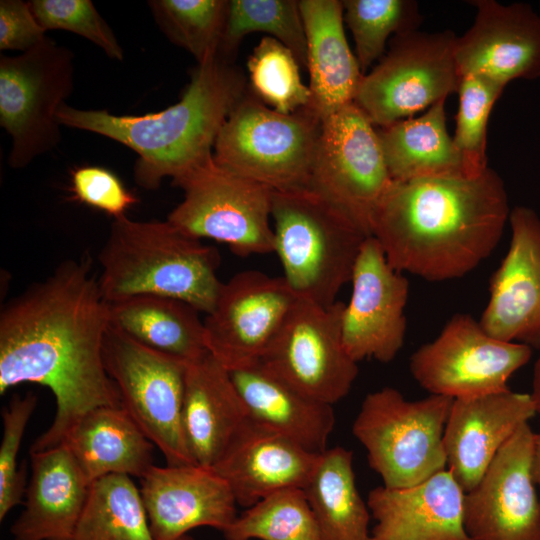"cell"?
Listing matches in <instances>:
<instances>
[{"mask_svg":"<svg viewBox=\"0 0 540 540\" xmlns=\"http://www.w3.org/2000/svg\"><path fill=\"white\" fill-rule=\"evenodd\" d=\"M532 472L536 487L539 489L540 498V431L535 433Z\"/></svg>","mask_w":540,"mask_h":540,"instance_id":"44","label":"cell"},{"mask_svg":"<svg viewBox=\"0 0 540 540\" xmlns=\"http://www.w3.org/2000/svg\"><path fill=\"white\" fill-rule=\"evenodd\" d=\"M311 99L306 108L320 120L353 103L363 79L344 31L339 0H301Z\"/></svg>","mask_w":540,"mask_h":540,"instance_id":"25","label":"cell"},{"mask_svg":"<svg viewBox=\"0 0 540 540\" xmlns=\"http://www.w3.org/2000/svg\"><path fill=\"white\" fill-rule=\"evenodd\" d=\"M139 490L154 540H178L204 526L224 532L238 516L230 488L211 468L154 464Z\"/></svg>","mask_w":540,"mask_h":540,"instance_id":"20","label":"cell"},{"mask_svg":"<svg viewBox=\"0 0 540 540\" xmlns=\"http://www.w3.org/2000/svg\"><path fill=\"white\" fill-rule=\"evenodd\" d=\"M445 101L418 117L377 129L392 181L431 177H466L460 156L446 127Z\"/></svg>","mask_w":540,"mask_h":540,"instance_id":"30","label":"cell"},{"mask_svg":"<svg viewBox=\"0 0 540 540\" xmlns=\"http://www.w3.org/2000/svg\"><path fill=\"white\" fill-rule=\"evenodd\" d=\"M532 356V348L489 335L472 316L455 314L440 334L410 358V372L432 395L452 399L509 389L511 376Z\"/></svg>","mask_w":540,"mask_h":540,"instance_id":"13","label":"cell"},{"mask_svg":"<svg viewBox=\"0 0 540 540\" xmlns=\"http://www.w3.org/2000/svg\"><path fill=\"white\" fill-rule=\"evenodd\" d=\"M225 540H323L302 488L277 491L246 508Z\"/></svg>","mask_w":540,"mask_h":540,"instance_id":"34","label":"cell"},{"mask_svg":"<svg viewBox=\"0 0 540 540\" xmlns=\"http://www.w3.org/2000/svg\"><path fill=\"white\" fill-rule=\"evenodd\" d=\"M252 32H263L278 40L293 52L301 67L307 68L306 36L299 1L229 0L218 56L231 62L242 39Z\"/></svg>","mask_w":540,"mask_h":540,"instance_id":"33","label":"cell"},{"mask_svg":"<svg viewBox=\"0 0 540 540\" xmlns=\"http://www.w3.org/2000/svg\"><path fill=\"white\" fill-rule=\"evenodd\" d=\"M60 445L71 453L89 484L110 474L142 478L154 465L155 445L123 407L91 410L70 429Z\"/></svg>","mask_w":540,"mask_h":540,"instance_id":"28","label":"cell"},{"mask_svg":"<svg viewBox=\"0 0 540 540\" xmlns=\"http://www.w3.org/2000/svg\"><path fill=\"white\" fill-rule=\"evenodd\" d=\"M108 305L113 326L155 351L188 364L208 353L204 320L182 300L136 295Z\"/></svg>","mask_w":540,"mask_h":540,"instance_id":"29","label":"cell"},{"mask_svg":"<svg viewBox=\"0 0 540 540\" xmlns=\"http://www.w3.org/2000/svg\"><path fill=\"white\" fill-rule=\"evenodd\" d=\"M536 415L530 393L510 389L454 399L443 442L446 468L464 492L478 484L517 428Z\"/></svg>","mask_w":540,"mask_h":540,"instance_id":"22","label":"cell"},{"mask_svg":"<svg viewBox=\"0 0 540 540\" xmlns=\"http://www.w3.org/2000/svg\"><path fill=\"white\" fill-rule=\"evenodd\" d=\"M535 432L522 424L478 484L464 493L463 523L472 540H540V498L532 464Z\"/></svg>","mask_w":540,"mask_h":540,"instance_id":"16","label":"cell"},{"mask_svg":"<svg viewBox=\"0 0 540 540\" xmlns=\"http://www.w3.org/2000/svg\"><path fill=\"white\" fill-rule=\"evenodd\" d=\"M451 30L395 35L389 51L363 76L354 103L374 126L412 117L457 92L461 77Z\"/></svg>","mask_w":540,"mask_h":540,"instance_id":"11","label":"cell"},{"mask_svg":"<svg viewBox=\"0 0 540 540\" xmlns=\"http://www.w3.org/2000/svg\"><path fill=\"white\" fill-rule=\"evenodd\" d=\"M29 6L47 30L78 34L113 60L122 61L124 52L115 34L90 0H32Z\"/></svg>","mask_w":540,"mask_h":540,"instance_id":"39","label":"cell"},{"mask_svg":"<svg viewBox=\"0 0 540 540\" xmlns=\"http://www.w3.org/2000/svg\"><path fill=\"white\" fill-rule=\"evenodd\" d=\"M391 183L377 130L354 102L322 120L309 190L371 236Z\"/></svg>","mask_w":540,"mask_h":540,"instance_id":"12","label":"cell"},{"mask_svg":"<svg viewBox=\"0 0 540 540\" xmlns=\"http://www.w3.org/2000/svg\"><path fill=\"white\" fill-rule=\"evenodd\" d=\"M73 59L48 37L20 55L0 56V125L11 138V167H26L61 141L56 113L73 91Z\"/></svg>","mask_w":540,"mask_h":540,"instance_id":"9","label":"cell"},{"mask_svg":"<svg viewBox=\"0 0 540 540\" xmlns=\"http://www.w3.org/2000/svg\"><path fill=\"white\" fill-rule=\"evenodd\" d=\"M246 91L243 74L217 55L197 64L180 99L159 112L114 115L64 103L56 119L61 126L102 135L136 152L135 181L154 190L164 178L177 180L213 157L219 132Z\"/></svg>","mask_w":540,"mask_h":540,"instance_id":"3","label":"cell"},{"mask_svg":"<svg viewBox=\"0 0 540 540\" xmlns=\"http://www.w3.org/2000/svg\"><path fill=\"white\" fill-rule=\"evenodd\" d=\"M247 417L230 371L209 352L187 365L182 426L196 465L211 468Z\"/></svg>","mask_w":540,"mask_h":540,"instance_id":"26","label":"cell"},{"mask_svg":"<svg viewBox=\"0 0 540 540\" xmlns=\"http://www.w3.org/2000/svg\"><path fill=\"white\" fill-rule=\"evenodd\" d=\"M303 490L323 540H371V513L356 487L350 450L320 453Z\"/></svg>","mask_w":540,"mask_h":540,"instance_id":"31","label":"cell"},{"mask_svg":"<svg viewBox=\"0 0 540 540\" xmlns=\"http://www.w3.org/2000/svg\"><path fill=\"white\" fill-rule=\"evenodd\" d=\"M510 209L504 181L483 174L392 181L371 236L388 263L428 281L465 276L498 245Z\"/></svg>","mask_w":540,"mask_h":540,"instance_id":"2","label":"cell"},{"mask_svg":"<svg viewBox=\"0 0 540 540\" xmlns=\"http://www.w3.org/2000/svg\"><path fill=\"white\" fill-rule=\"evenodd\" d=\"M321 122L306 107L279 113L246 91L219 132L214 161L273 191L309 189Z\"/></svg>","mask_w":540,"mask_h":540,"instance_id":"6","label":"cell"},{"mask_svg":"<svg viewBox=\"0 0 540 540\" xmlns=\"http://www.w3.org/2000/svg\"><path fill=\"white\" fill-rule=\"evenodd\" d=\"M32 475L15 540H72L90 484L63 445L30 452Z\"/></svg>","mask_w":540,"mask_h":540,"instance_id":"24","label":"cell"},{"mask_svg":"<svg viewBox=\"0 0 540 540\" xmlns=\"http://www.w3.org/2000/svg\"><path fill=\"white\" fill-rule=\"evenodd\" d=\"M506 86L487 77H461L459 106L453 143L460 156L463 172L473 178L488 167L487 127L491 110Z\"/></svg>","mask_w":540,"mask_h":540,"instance_id":"38","label":"cell"},{"mask_svg":"<svg viewBox=\"0 0 540 540\" xmlns=\"http://www.w3.org/2000/svg\"><path fill=\"white\" fill-rule=\"evenodd\" d=\"M470 3L476 8L474 22L455 43L460 77L478 75L505 86L540 77V15L525 3Z\"/></svg>","mask_w":540,"mask_h":540,"instance_id":"19","label":"cell"},{"mask_svg":"<svg viewBox=\"0 0 540 540\" xmlns=\"http://www.w3.org/2000/svg\"><path fill=\"white\" fill-rule=\"evenodd\" d=\"M508 251L490 278L479 321L491 336L540 347V217L530 207L510 211Z\"/></svg>","mask_w":540,"mask_h":540,"instance_id":"18","label":"cell"},{"mask_svg":"<svg viewBox=\"0 0 540 540\" xmlns=\"http://www.w3.org/2000/svg\"><path fill=\"white\" fill-rule=\"evenodd\" d=\"M37 396L15 395L2 410L3 436L0 445V520L21 503L26 492L25 466L17 467V454L28 421L37 405Z\"/></svg>","mask_w":540,"mask_h":540,"instance_id":"40","label":"cell"},{"mask_svg":"<svg viewBox=\"0 0 540 540\" xmlns=\"http://www.w3.org/2000/svg\"><path fill=\"white\" fill-rule=\"evenodd\" d=\"M297 298L283 276L235 274L204 319L208 352L229 371L260 362Z\"/></svg>","mask_w":540,"mask_h":540,"instance_id":"15","label":"cell"},{"mask_svg":"<svg viewBox=\"0 0 540 540\" xmlns=\"http://www.w3.org/2000/svg\"><path fill=\"white\" fill-rule=\"evenodd\" d=\"M172 183L184 193L167 217L179 230L224 243L243 257L274 252L272 189L221 167L213 157Z\"/></svg>","mask_w":540,"mask_h":540,"instance_id":"8","label":"cell"},{"mask_svg":"<svg viewBox=\"0 0 540 540\" xmlns=\"http://www.w3.org/2000/svg\"><path fill=\"white\" fill-rule=\"evenodd\" d=\"M318 457L248 416L211 469L227 483L237 505L249 508L277 491L303 489Z\"/></svg>","mask_w":540,"mask_h":540,"instance_id":"21","label":"cell"},{"mask_svg":"<svg viewBox=\"0 0 540 540\" xmlns=\"http://www.w3.org/2000/svg\"><path fill=\"white\" fill-rule=\"evenodd\" d=\"M103 360L115 383L121 406L161 451L166 464L196 465L182 426L188 363L155 351L110 323Z\"/></svg>","mask_w":540,"mask_h":540,"instance_id":"10","label":"cell"},{"mask_svg":"<svg viewBox=\"0 0 540 540\" xmlns=\"http://www.w3.org/2000/svg\"><path fill=\"white\" fill-rule=\"evenodd\" d=\"M530 395L535 405L536 414L540 417V355L534 364Z\"/></svg>","mask_w":540,"mask_h":540,"instance_id":"43","label":"cell"},{"mask_svg":"<svg viewBox=\"0 0 540 540\" xmlns=\"http://www.w3.org/2000/svg\"><path fill=\"white\" fill-rule=\"evenodd\" d=\"M72 540H154L131 476L110 474L90 484Z\"/></svg>","mask_w":540,"mask_h":540,"instance_id":"32","label":"cell"},{"mask_svg":"<svg viewBox=\"0 0 540 540\" xmlns=\"http://www.w3.org/2000/svg\"><path fill=\"white\" fill-rule=\"evenodd\" d=\"M109 326V305L88 257L61 262L2 306L1 395L18 384L35 383L50 389L56 400L55 417L30 452L60 445L95 408L122 407L103 360Z\"/></svg>","mask_w":540,"mask_h":540,"instance_id":"1","label":"cell"},{"mask_svg":"<svg viewBox=\"0 0 540 540\" xmlns=\"http://www.w3.org/2000/svg\"><path fill=\"white\" fill-rule=\"evenodd\" d=\"M350 282L352 293L341 318L344 346L357 363L364 359L388 363L404 344L409 281L388 263L378 241L368 236Z\"/></svg>","mask_w":540,"mask_h":540,"instance_id":"17","label":"cell"},{"mask_svg":"<svg viewBox=\"0 0 540 540\" xmlns=\"http://www.w3.org/2000/svg\"><path fill=\"white\" fill-rule=\"evenodd\" d=\"M453 401L432 394L410 401L392 387L366 395L352 432L385 487H410L446 469L443 436Z\"/></svg>","mask_w":540,"mask_h":540,"instance_id":"7","label":"cell"},{"mask_svg":"<svg viewBox=\"0 0 540 540\" xmlns=\"http://www.w3.org/2000/svg\"><path fill=\"white\" fill-rule=\"evenodd\" d=\"M300 64L278 40L263 37L247 61L251 92L265 105L283 114L308 106L309 86L301 80Z\"/></svg>","mask_w":540,"mask_h":540,"instance_id":"37","label":"cell"},{"mask_svg":"<svg viewBox=\"0 0 540 540\" xmlns=\"http://www.w3.org/2000/svg\"><path fill=\"white\" fill-rule=\"evenodd\" d=\"M248 416L320 454L335 426L331 404L298 390L261 362L230 371Z\"/></svg>","mask_w":540,"mask_h":540,"instance_id":"27","label":"cell"},{"mask_svg":"<svg viewBox=\"0 0 540 540\" xmlns=\"http://www.w3.org/2000/svg\"><path fill=\"white\" fill-rule=\"evenodd\" d=\"M178 540H194V539H193L191 536H189V535H185V536L181 537V538L178 539Z\"/></svg>","mask_w":540,"mask_h":540,"instance_id":"45","label":"cell"},{"mask_svg":"<svg viewBox=\"0 0 540 540\" xmlns=\"http://www.w3.org/2000/svg\"><path fill=\"white\" fill-rule=\"evenodd\" d=\"M342 4L363 75L384 56L391 34L418 30L422 21L417 2L411 0H344Z\"/></svg>","mask_w":540,"mask_h":540,"instance_id":"36","label":"cell"},{"mask_svg":"<svg viewBox=\"0 0 540 540\" xmlns=\"http://www.w3.org/2000/svg\"><path fill=\"white\" fill-rule=\"evenodd\" d=\"M271 216L285 281L298 298L333 305L368 236L309 189L274 191Z\"/></svg>","mask_w":540,"mask_h":540,"instance_id":"5","label":"cell"},{"mask_svg":"<svg viewBox=\"0 0 540 540\" xmlns=\"http://www.w3.org/2000/svg\"><path fill=\"white\" fill-rule=\"evenodd\" d=\"M71 191L76 200L113 219L125 216L138 201L116 174L99 166L75 169L71 174Z\"/></svg>","mask_w":540,"mask_h":540,"instance_id":"41","label":"cell"},{"mask_svg":"<svg viewBox=\"0 0 540 540\" xmlns=\"http://www.w3.org/2000/svg\"><path fill=\"white\" fill-rule=\"evenodd\" d=\"M148 6L165 36L198 64L218 55L228 0H150Z\"/></svg>","mask_w":540,"mask_h":540,"instance_id":"35","label":"cell"},{"mask_svg":"<svg viewBox=\"0 0 540 540\" xmlns=\"http://www.w3.org/2000/svg\"><path fill=\"white\" fill-rule=\"evenodd\" d=\"M464 493L447 468L410 487L372 489L371 540H472L463 523Z\"/></svg>","mask_w":540,"mask_h":540,"instance_id":"23","label":"cell"},{"mask_svg":"<svg viewBox=\"0 0 540 540\" xmlns=\"http://www.w3.org/2000/svg\"><path fill=\"white\" fill-rule=\"evenodd\" d=\"M98 260V283L110 303L136 295L182 300L209 313L222 282L218 250L165 221L113 220Z\"/></svg>","mask_w":540,"mask_h":540,"instance_id":"4","label":"cell"},{"mask_svg":"<svg viewBox=\"0 0 540 540\" xmlns=\"http://www.w3.org/2000/svg\"><path fill=\"white\" fill-rule=\"evenodd\" d=\"M344 306L340 301L322 306L297 298L260 362L316 400L331 405L340 401L359 373L342 339Z\"/></svg>","mask_w":540,"mask_h":540,"instance_id":"14","label":"cell"},{"mask_svg":"<svg viewBox=\"0 0 540 540\" xmlns=\"http://www.w3.org/2000/svg\"><path fill=\"white\" fill-rule=\"evenodd\" d=\"M46 30L34 16L29 3L0 1V49L26 52L46 38Z\"/></svg>","mask_w":540,"mask_h":540,"instance_id":"42","label":"cell"}]
</instances>
